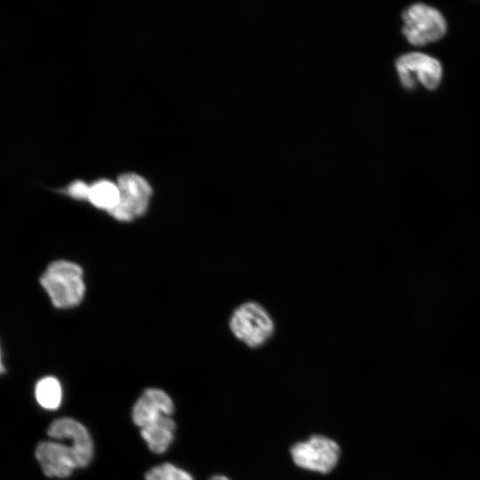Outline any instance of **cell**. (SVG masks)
Returning a JSON list of instances; mask_svg holds the SVG:
<instances>
[{
	"label": "cell",
	"mask_w": 480,
	"mask_h": 480,
	"mask_svg": "<svg viewBox=\"0 0 480 480\" xmlns=\"http://www.w3.org/2000/svg\"><path fill=\"white\" fill-rule=\"evenodd\" d=\"M40 284L58 308L79 305L85 293L82 268L68 260L51 262L41 276Z\"/></svg>",
	"instance_id": "6da1fadb"
},
{
	"label": "cell",
	"mask_w": 480,
	"mask_h": 480,
	"mask_svg": "<svg viewBox=\"0 0 480 480\" xmlns=\"http://www.w3.org/2000/svg\"><path fill=\"white\" fill-rule=\"evenodd\" d=\"M229 329L233 335L250 348L264 346L275 333V323L259 302L249 300L231 314Z\"/></svg>",
	"instance_id": "7a4b0ae2"
},
{
	"label": "cell",
	"mask_w": 480,
	"mask_h": 480,
	"mask_svg": "<svg viewBox=\"0 0 480 480\" xmlns=\"http://www.w3.org/2000/svg\"><path fill=\"white\" fill-rule=\"evenodd\" d=\"M290 454L297 467L319 474H327L336 468L341 451L333 439L324 435H313L295 443L290 449Z\"/></svg>",
	"instance_id": "3957f363"
},
{
	"label": "cell",
	"mask_w": 480,
	"mask_h": 480,
	"mask_svg": "<svg viewBox=\"0 0 480 480\" xmlns=\"http://www.w3.org/2000/svg\"><path fill=\"white\" fill-rule=\"evenodd\" d=\"M403 33L407 41L421 46L442 38L447 29L446 21L436 8L422 3L409 6L402 15Z\"/></svg>",
	"instance_id": "277c9868"
},
{
	"label": "cell",
	"mask_w": 480,
	"mask_h": 480,
	"mask_svg": "<svg viewBox=\"0 0 480 480\" xmlns=\"http://www.w3.org/2000/svg\"><path fill=\"white\" fill-rule=\"evenodd\" d=\"M119 199L108 212L119 221H132L143 215L149 204L152 188L146 179L133 172L121 174L116 181Z\"/></svg>",
	"instance_id": "5b68a950"
},
{
	"label": "cell",
	"mask_w": 480,
	"mask_h": 480,
	"mask_svg": "<svg viewBox=\"0 0 480 480\" xmlns=\"http://www.w3.org/2000/svg\"><path fill=\"white\" fill-rule=\"evenodd\" d=\"M51 439L68 444L76 459L79 468H86L95 455V444L88 428L80 420L64 416L54 420L47 428Z\"/></svg>",
	"instance_id": "8992f818"
},
{
	"label": "cell",
	"mask_w": 480,
	"mask_h": 480,
	"mask_svg": "<svg viewBox=\"0 0 480 480\" xmlns=\"http://www.w3.org/2000/svg\"><path fill=\"white\" fill-rule=\"evenodd\" d=\"M396 68L402 85L408 90L413 89L418 83L428 90H434L443 76L441 63L422 52L400 56L396 61Z\"/></svg>",
	"instance_id": "52a82bcc"
},
{
	"label": "cell",
	"mask_w": 480,
	"mask_h": 480,
	"mask_svg": "<svg viewBox=\"0 0 480 480\" xmlns=\"http://www.w3.org/2000/svg\"><path fill=\"white\" fill-rule=\"evenodd\" d=\"M35 455L48 477L68 478L79 468L71 447L62 441L50 439L40 442Z\"/></svg>",
	"instance_id": "ba28073f"
},
{
	"label": "cell",
	"mask_w": 480,
	"mask_h": 480,
	"mask_svg": "<svg viewBox=\"0 0 480 480\" xmlns=\"http://www.w3.org/2000/svg\"><path fill=\"white\" fill-rule=\"evenodd\" d=\"M175 412L172 397L160 388H145L134 402L131 418L132 423L142 428L163 417L172 416Z\"/></svg>",
	"instance_id": "9c48e42d"
},
{
	"label": "cell",
	"mask_w": 480,
	"mask_h": 480,
	"mask_svg": "<svg viewBox=\"0 0 480 480\" xmlns=\"http://www.w3.org/2000/svg\"><path fill=\"white\" fill-rule=\"evenodd\" d=\"M177 424L172 416H166L140 428V435L148 450L155 454L166 452L175 439Z\"/></svg>",
	"instance_id": "30bf717a"
},
{
	"label": "cell",
	"mask_w": 480,
	"mask_h": 480,
	"mask_svg": "<svg viewBox=\"0 0 480 480\" xmlns=\"http://www.w3.org/2000/svg\"><path fill=\"white\" fill-rule=\"evenodd\" d=\"M119 189L116 183L109 180H100L90 185L88 200L98 209L110 212L117 204Z\"/></svg>",
	"instance_id": "8fae6325"
},
{
	"label": "cell",
	"mask_w": 480,
	"mask_h": 480,
	"mask_svg": "<svg viewBox=\"0 0 480 480\" xmlns=\"http://www.w3.org/2000/svg\"><path fill=\"white\" fill-rule=\"evenodd\" d=\"M38 404L49 411L57 410L62 403L63 389L60 381L53 376L40 379L35 388Z\"/></svg>",
	"instance_id": "7c38bea8"
},
{
	"label": "cell",
	"mask_w": 480,
	"mask_h": 480,
	"mask_svg": "<svg viewBox=\"0 0 480 480\" xmlns=\"http://www.w3.org/2000/svg\"><path fill=\"white\" fill-rule=\"evenodd\" d=\"M145 480H195L193 475L185 468L170 461L155 465L148 469Z\"/></svg>",
	"instance_id": "4fadbf2b"
},
{
	"label": "cell",
	"mask_w": 480,
	"mask_h": 480,
	"mask_svg": "<svg viewBox=\"0 0 480 480\" xmlns=\"http://www.w3.org/2000/svg\"><path fill=\"white\" fill-rule=\"evenodd\" d=\"M90 185L83 180H75L70 183L64 192L77 200H88Z\"/></svg>",
	"instance_id": "5bb4252c"
},
{
	"label": "cell",
	"mask_w": 480,
	"mask_h": 480,
	"mask_svg": "<svg viewBox=\"0 0 480 480\" xmlns=\"http://www.w3.org/2000/svg\"><path fill=\"white\" fill-rule=\"evenodd\" d=\"M207 480H231V479L225 475L216 474L210 476Z\"/></svg>",
	"instance_id": "9a60e30c"
},
{
	"label": "cell",
	"mask_w": 480,
	"mask_h": 480,
	"mask_svg": "<svg viewBox=\"0 0 480 480\" xmlns=\"http://www.w3.org/2000/svg\"><path fill=\"white\" fill-rule=\"evenodd\" d=\"M5 371V368L3 364V360H2V352H1V347H0V374L4 372Z\"/></svg>",
	"instance_id": "2e32d148"
}]
</instances>
